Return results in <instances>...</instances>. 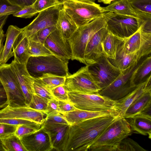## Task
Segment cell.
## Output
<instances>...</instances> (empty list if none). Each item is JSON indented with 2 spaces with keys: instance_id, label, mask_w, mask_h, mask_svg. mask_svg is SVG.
<instances>
[{
  "instance_id": "cell-1",
  "label": "cell",
  "mask_w": 151,
  "mask_h": 151,
  "mask_svg": "<svg viewBox=\"0 0 151 151\" xmlns=\"http://www.w3.org/2000/svg\"><path fill=\"white\" fill-rule=\"evenodd\" d=\"M119 116L94 118L70 125L63 151H88Z\"/></svg>"
},
{
  "instance_id": "cell-2",
  "label": "cell",
  "mask_w": 151,
  "mask_h": 151,
  "mask_svg": "<svg viewBox=\"0 0 151 151\" xmlns=\"http://www.w3.org/2000/svg\"><path fill=\"white\" fill-rule=\"evenodd\" d=\"M132 132L129 121L119 116L89 148L88 151H118L121 141Z\"/></svg>"
},
{
  "instance_id": "cell-3",
  "label": "cell",
  "mask_w": 151,
  "mask_h": 151,
  "mask_svg": "<svg viewBox=\"0 0 151 151\" xmlns=\"http://www.w3.org/2000/svg\"><path fill=\"white\" fill-rule=\"evenodd\" d=\"M105 27L106 22L103 16L78 27L68 40L72 51L71 59L86 64L84 55L88 43L96 32Z\"/></svg>"
},
{
  "instance_id": "cell-4",
  "label": "cell",
  "mask_w": 151,
  "mask_h": 151,
  "mask_svg": "<svg viewBox=\"0 0 151 151\" xmlns=\"http://www.w3.org/2000/svg\"><path fill=\"white\" fill-rule=\"evenodd\" d=\"M68 62L54 55L30 56L26 65L28 73L33 77L38 78L47 73L66 77L69 75Z\"/></svg>"
},
{
  "instance_id": "cell-5",
  "label": "cell",
  "mask_w": 151,
  "mask_h": 151,
  "mask_svg": "<svg viewBox=\"0 0 151 151\" xmlns=\"http://www.w3.org/2000/svg\"><path fill=\"white\" fill-rule=\"evenodd\" d=\"M63 5L65 12L78 27L86 25L103 16L102 7L94 2L68 0Z\"/></svg>"
},
{
  "instance_id": "cell-6",
  "label": "cell",
  "mask_w": 151,
  "mask_h": 151,
  "mask_svg": "<svg viewBox=\"0 0 151 151\" xmlns=\"http://www.w3.org/2000/svg\"><path fill=\"white\" fill-rule=\"evenodd\" d=\"M69 101L77 109L92 111L117 109V101H114L97 93L86 94L69 92Z\"/></svg>"
},
{
  "instance_id": "cell-7",
  "label": "cell",
  "mask_w": 151,
  "mask_h": 151,
  "mask_svg": "<svg viewBox=\"0 0 151 151\" xmlns=\"http://www.w3.org/2000/svg\"><path fill=\"white\" fill-rule=\"evenodd\" d=\"M146 57L134 63L126 70L122 71L118 76L109 86L99 92L101 95L117 101L124 98L136 87L132 83L133 74Z\"/></svg>"
},
{
  "instance_id": "cell-8",
  "label": "cell",
  "mask_w": 151,
  "mask_h": 151,
  "mask_svg": "<svg viewBox=\"0 0 151 151\" xmlns=\"http://www.w3.org/2000/svg\"><path fill=\"white\" fill-rule=\"evenodd\" d=\"M0 81L5 91L8 105L27 106L24 94L10 64L0 65Z\"/></svg>"
},
{
  "instance_id": "cell-9",
  "label": "cell",
  "mask_w": 151,
  "mask_h": 151,
  "mask_svg": "<svg viewBox=\"0 0 151 151\" xmlns=\"http://www.w3.org/2000/svg\"><path fill=\"white\" fill-rule=\"evenodd\" d=\"M106 27L108 32L121 38L129 37L139 28L137 18L112 12H104Z\"/></svg>"
},
{
  "instance_id": "cell-10",
  "label": "cell",
  "mask_w": 151,
  "mask_h": 151,
  "mask_svg": "<svg viewBox=\"0 0 151 151\" xmlns=\"http://www.w3.org/2000/svg\"><path fill=\"white\" fill-rule=\"evenodd\" d=\"M87 65L89 72L101 90L110 85L122 72L111 63L104 54Z\"/></svg>"
},
{
  "instance_id": "cell-11",
  "label": "cell",
  "mask_w": 151,
  "mask_h": 151,
  "mask_svg": "<svg viewBox=\"0 0 151 151\" xmlns=\"http://www.w3.org/2000/svg\"><path fill=\"white\" fill-rule=\"evenodd\" d=\"M64 86L68 92L93 94L101 90L89 72L87 65L67 76Z\"/></svg>"
},
{
  "instance_id": "cell-12",
  "label": "cell",
  "mask_w": 151,
  "mask_h": 151,
  "mask_svg": "<svg viewBox=\"0 0 151 151\" xmlns=\"http://www.w3.org/2000/svg\"><path fill=\"white\" fill-rule=\"evenodd\" d=\"M63 6V4H59L39 13L31 23L22 28V33L29 38L40 30L56 26L59 11Z\"/></svg>"
},
{
  "instance_id": "cell-13",
  "label": "cell",
  "mask_w": 151,
  "mask_h": 151,
  "mask_svg": "<svg viewBox=\"0 0 151 151\" xmlns=\"http://www.w3.org/2000/svg\"><path fill=\"white\" fill-rule=\"evenodd\" d=\"M123 47L126 54H136L139 60L151 55V34L141 32L139 27L134 34L124 39Z\"/></svg>"
},
{
  "instance_id": "cell-14",
  "label": "cell",
  "mask_w": 151,
  "mask_h": 151,
  "mask_svg": "<svg viewBox=\"0 0 151 151\" xmlns=\"http://www.w3.org/2000/svg\"><path fill=\"white\" fill-rule=\"evenodd\" d=\"M46 114L28 106L12 107L8 105L0 109V118L21 119L42 125Z\"/></svg>"
},
{
  "instance_id": "cell-15",
  "label": "cell",
  "mask_w": 151,
  "mask_h": 151,
  "mask_svg": "<svg viewBox=\"0 0 151 151\" xmlns=\"http://www.w3.org/2000/svg\"><path fill=\"white\" fill-rule=\"evenodd\" d=\"M20 139L27 151H50L53 150L49 134L41 127L37 131Z\"/></svg>"
},
{
  "instance_id": "cell-16",
  "label": "cell",
  "mask_w": 151,
  "mask_h": 151,
  "mask_svg": "<svg viewBox=\"0 0 151 151\" xmlns=\"http://www.w3.org/2000/svg\"><path fill=\"white\" fill-rule=\"evenodd\" d=\"M45 46L59 58L68 61L71 59L72 51L68 41H65L57 29L47 37L44 43Z\"/></svg>"
},
{
  "instance_id": "cell-17",
  "label": "cell",
  "mask_w": 151,
  "mask_h": 151,
  "mask_svg": "<svg viewBox=\"0 0 151 151\" xmlns=\"http://www.w3.org/2000/svg\"><path fill=\"white\" fill-rule=\"evenodd\" d=\"M24 96L26 103L28 106L32 96L35 93L33 78L28 73L25 64H21L14 60L10 64Z\"/></svg>"
},
{
  "instance_id": "cell-18",
  "label": "cell",
  "mask_w": 151,
  "mask_h": 151,
  "mask_svg": "<svg viewBox=\"0 0 151 151\" xmlns=\"http://www.w3.org/2000/svg\"><path fill=\"white\" fill-rule=\"evenodd\" d=\"M70 125L44 122L41 127L49 134L53 150L63 151Z\"/></svg>"
},
{
  "instance_id": "cell-19",
  "label": "cell",
  "mask_w": 151,
  "mask_h": 151,
  "mask_svg": "<svg viewBox=\"0 0 151 151\" xmlns=\"http://www.w3.org/2000/svg\"><path fill=\"white\" fill-rule=\"evenodd\" d=\"M107 32L106 27L101 29L95 34L88 42L84 55L86 65L94 63L104 54L102 44Z\"/></svg>"
},
{
  "instance_id": "cell-20",
  "label": "cell",
  "mask_w": 151,
  "mask_h": 151,
  "mask_svg": "<svg viewBox=\"0 0 151 151\" xmlns=\"http://www.w3.org/2000/svg\"><path fill=\"white\" fill-rule=\"evenodd\" d=\"M61 114L70 125L94 118L119 115L118 112L115 110L92 111L77 108L73 111Z\"/></svg>"
},
{
  "instance_id": "cell-21",
  "label": "cell",
  "mask_w": 151,
  "mask_h": 151,
  "mask_svg": "<svg viewBox=\"0 0 151 151\" xmlns=\"http://www.w3.org/2000/svg\"><path fill=\"white\" fill-rule=\"evenodd\" d=\"M151 76L124 98L117 101V109L119 116L124 117L126 110L132 102L146 91L151 89Z\"/></svg>"
},
{
  "instance_id": "cell-22",
  "label": "cell",
  "mask_w": 151,
  "mask_h": 151,
  "mask_svg": "<svg viewBox=\"0 0 151 151\" xmlns=\"http://www.w3.org/2000/svg\"><path fill=\"white\" fill-rule=\"evenodd\" d=\"M14 60L26 65L30 57L29 51V40L22 32L15 39L12 46Z\"/></svg>"
},
{
  "instance_id": "cell-23",
  "label": "cell",
  "mask_w": 151,
  "mask_h": 151,
  "mask_svg": "<svg viewBox=\"0 0 151 151\" xmlns=\"http://www.w3.org/2000/svg\"><path fill=\"white\" fill-rule=\"evenodd\" d=\"M130 119L132 133L148 136L151 139V115L141 113Z\"/></svg>"
},
{
  "instance_id": "cell-24",
  "label": "cell",
  "mask_w": 151,
  "mask_h": 151,
  "mask_svg": "<svg viewBox=\"0 0 151 151\" xmlns=\"http://www.w3.org/2000/svg\"><path fill=\"white\" fill-rule=\"evenodd\" d=\"M56 27L65 41L68 40L78 27L63 6L59 11Z\"/></svg>"
},
{
  "instance_id": "cell-25",
  "label": "cell",
  "mask_w": 151,
  "mask_h": 151,
  "mask_svg": "<svg viewBox=\"0 0 151 151\" xmlns=\"http://www.w3.org/2000/svg\"><path fill=\"white\" fill-rule=\"evenodd\" d=\"M124 39L119 43L118 46L116 59L113 60L108 58L111 63L121 71L126 70L134 63L139 61L137 60L136 54H128L125 52L123 47Z\"/></svg>"
},
{
  "instance_id": "cell-26",
  "label": "cell",
  "mask_w": 151,
  "mask_h": 151,
  "mask_svg": "<svg viewBox=\"0 0 151 151\" xmlns=\"http://www.w3.org/2000/svg\"><path fill=\"white\" fill-rule=\"evenodd\" d=\"M151 106V89L141 95L129 106L126 110L124 117L131 119Z\"/></svg>"
},
{
  "instance_id": "cell-27",
  "label": "cell",
  "mask_w": 151,
  "mask_h": 151,
  "mask_svg": "<svg viewBox=\"0 0 151 151\" xmlns=\"http://www.w3.org/2000/svg\"><path fill=\"white\" fill-rule=\"evenodd\" d=\"M22 31V28L17 26L11 25L9 26L6 34L5 43L0 58V65L6 63L11 57L14 56L12 51V46L16 38Z\"/></svg>"
},
{
  "instance_id": "cell-28",
  "label": "cell",
  "mask_w": 151,
  "mask_h": 151,
  "mask_svg": "<svg viewBox=\"0 0 151 151\" xmlns=\"http://www.w3.org/2000/svg\"><path fill=\"white\" fill-rule=\"evenodd\" d=\"M151 55L146 56L132 75V83L137 87L151 76Z\"/></svg>"
},
{
  "instance_id": "cell-29",
  "label": "cell",
  "mask_w": 151,
  "mask_h": 151,
  "mask_svg": "<svg viewBox=\"0 0 151 151\" xmlns=\"http://www.w3.org/2000/svg\"><path fill=\"white\" fill-rule=\"evenodd\" d=\"M103 12H112L120 14L136 17L134 9L129 0H115L107 6L102 7Z\"/></svg>"
},
{
  "instance_id": "cell-30",
  "label": "cell",
  "mask_w": 151,
  "mask_h": 151,
  "mask_svg": "<svg viewBox=\"0 0 151 151\" xmlns=\"http://www.w3.org/2000/svg\"><path fill=\"white\" fill-rule=\"evenodd\" d=\"M124 39L118 37L108 31L102 44L104 53L108 58L116 59L118 46Z\"/></svg>"
},
{
  "instance_id": "cell-31",
  "label": "cell",
  "mask_w": 151,
  "mask_h": 151,
  "mask_svg": "<svg viewBox=\"0 0 151 151\" xmlns=\"http://www.w3.org/2000/svg\"><path fill=\"white\" fill-rule=\"evenodd\" d=\"M4 151H27L21 140L14 134L0 141Z\"/></svg>"
},
{
  "instance_id": "cell-32",
  "label": "cell",
  "mask_w": 151,
  "mask_h": 151,
  "mask_svg": "<svg viewBox=\"0 0 151 151\" xmlns=\"http://www.w3.org/2000/svg\"><path fill=\"white\" fill-rule=\"evenodd\" d=\"M33 78L35 93L48 101L55 98L51 90L39 78Z\"/></svg>"
},
{
  "instance_id": "cell-33",
  "label": "cell",
  "mask_w": 151,
  "mask_h": 151,
  "mask_svg": "<svg viewBox=\"0 0 151 151\" xmlns=\"http://www.w3.org/2000/svg\"><path fill=\"white\" fill-rule=\"evenodd\" d=\"M134 10L138 27L140 28L141 32L151 34V14Z\"/></svg>"
},
{
  "instance_id": "cell-34",
  "label": "cell",
  "mask_w": 151,
  "mask_h": 151,
  "mask_svg": "<svg viewBox=\"0 0 151 151\" xmlns=\"http://www.w3.org/2000/svg\"><path fill=\"white\" fill-rule=\"evenodd\" d=\"M66 77L50 73H47L43 74L38 78L51 90L58 86L64 85Z\"/></svg>"
},
{
  "instance_id": "cell-35",
  "label": "cell",
  "mask_w": 151,
  "mask_h": 151,
  "mask_svg": "<svg viewBox=\"0 0 151 151\" xmlns=\"http://www.w3.org/2000/svg\"><path fill=\"white\" fill-rule=\"evenodd\" d=\"M29 51L30 56L38 57L54 55L45 46L44 44L29 40Z\"/></svg>"
},
{
  "instance_id": "cell-36",
  "label": "cell",
  "mask_w": 151,
  "mask_h": 151,
  "mask_svg": "<svg viewBox=\"0 0 151 151\" xmlns=\"http://www.w3.org/2000/svg\"><path fill=\"white\" fill-rule=\"evenodd\" d=\"M118 151H147L137 142L128 137L124 138L120 144Z\"/></svg>"
},
{
  "instance_id": "cell-37",
  "label": "cell",
  "mask_w": 151,
  "mask_h": 151,
  "mask_svg": "<svg viewBox=\"0 0 151 151\" xmlns=\"http://www.w3.org/2000/svg\"><path fill=\"white\" fill-rule=\"evenodd\" d=\"M41 124L30 125L21 124L17 126L14 134L21 139L24 137L33 133L38 130Z\"/></svg>"
},
{
  "instance_id": "cell-38",
  "label": "cell",
  "mask_w": 151,
  "mask_h": 151,
  "mask_svg": "<svg viewBox=\"0 0 151 151\" xmlns=\"http://www.w3.org/2000/svg\"><path fill=\"white\" fill-rule=\"evenodd\" d=\"M48 101L34 93L28 106L35 110L44 113L47 105Z\"/></svg>"
},
{
  "instance_id": "cell-39",
  "label": "cell",
  "mask_w": 151,
  "mask_h": 151,
  "mask_svg": "<svg viewBox=\"0 0 151 151\" xmlns=\"http://www.w3.org/2000/svg\"><path fill=\"white\" fill-rule=\"evenodd\" d=\"M56 29V25L42 29L29 37V40L44 44L48 35Z\"/></svg>"
},
{
  "instance_id": "cell-40",
  "label": "cell",
  "mask_w": 151,
  "mask_h": 151,
  "mask_svg": "<svg viewBox=\"0 0 151 151\" xmlns=\"http://www.w3.org/2000/svg\"><path fill=\"white\" fill-rule=\"evenodd\" d=\"M22 8L12 4L8 0H0V16L13 14Z\"/></svg>"
},
{
  "instance_id": "cell-41",
  "label": "cell",
  "mask_w": 151,
  "mask_h": 151,
  "mask_svg": "<svg viewBox=\"0 0 151 151\" xmlns=\"http://www.w3.org/2000/svg\"><path fill=\"white\" fill-rule=\"evenodd\" d=\"M129 1L134 9L151 14V0H129Z\"/></svg>"
},
{
  "instance_id": "cell-42",
  "label": "cell",
  "mask_w": 151,
  "mask_h": 151,
  "mask_svg": "<svg viewBox=\"0 0 151 151\" xmlns=\"http://www.w3.org/2000/svg\"><path fill=\"white\" fill-rule=\"evenodd\" d=\"M59 4L57 0H36L33 4L38 13Z\"/></svg>"
},
{
  "instance_id": "cell-43",
  "label": "cell",
  "mask_w": 151,
  "mask_h": 151,
  "mask_svg": "<svg viewBox=\"0 0 151 151\" xmlns=\"http://www.w3.org/2000/svg\"><path fill=\"white\" fill-rule=\"evenodd\" d=\"M44 122L69 125L62 115L58 111L52 112L46 115Z\"/></svg>"
},
{
  "instance_id": "cell-44",
  "label": "cell",
  "mask_w": 151,
  "mask_h": 151,
  "mask_svg": "<svg viewBox=\"0 0 151 151\" xmlns=\"http://www.w3.org/2000/svg\"><path fill=\"white\" fill-rule=\"evenodd\" d=\"M37 13L32 4L22 8L14 13L13 15L17 17L28 18L36 15Z\"/></svg>"
},
{
  "instance_id": "cell-45",
  "label": "cell",
  "mask_w": 151,
  "mask_h": 151,
  "mask_svg": "<svg viewBox=\"0 0 151 151\" xmlns=\"http://www.w3.org/2000/svg\"><path fill=\"white\" fill-rule=\"evenodd\" d=\"M51 90L52 95L55 98L58 100L69 101L68 95V92L64 85L58 86Z\"/></svg>"
},
{
  "instance_id": "cell-46",
  "label": "cell",
  "mask_w": 151,
  "mask_h": 151,
  "mask_svg": "<svg viewBox=\"0 0 151 151\" xmlns=\"http://www.w3.org/2000/svg\"><path fill=\"white\" fill-rule=\"evenodd\" d=\"M17 126L0 123V141L14 134Z\"/></svg>"
},
{
  "instance_id": "cell-47",
  "label": "cell",
  "mask_w": 151,
  "mask_h": 151,
  "mask_svg": "<svg viewBox=\"0 0 151 151\" xmlns=\"http://www.w3.org/2000/svg\"><path fill=\"white\" fill-rule=\"evenodd\" d=\"M0 123L15 125H18L21 124L37 125L40 124L27 120L5 118H0Z\"/></svg>"
},
{
  "instance_id": "cell-48",
  "label": "cell",
  "mask_w": 151,
  "mask_h": 151,
  "mask_svg": "<svg viewBox=\"0 0 151 151\" xmlns=\"http://www.w3.org/2000/svg\"><path fill=\"white\" fill-rule=\"evenodd\" d=\"M58 111L64 113L74 110L76 108L70 101H58Z\"/></svg>"
},
{
  "instance_id": "cell-49",
  "label": "cell",
  "mask_w": 151,
  "mask_h": 151,
  "mask_svg": "<svg viewBox=\"0 0 151 151\" xmlns=\"http://www.w3.org/2000/svg\"><path fill=\"white\" fill-rule=\"evenodd\" d=\"M58 101L55 98L48 101L44 113L46 115L54 111H58Z\"/></svg>"
},
{
  "instance_id": "cell-50",
  "label": "cell",
  "mask_w": 151,
  "mask_h": 151,
  "mask_svg": "<svg viewBox=\"0 0 151 151\" xmlns=\"http://www.w3.org/2000/svg\"><path fill=\"white\" fill-rule=\"evenodd\" d=\"M36 0H8L13 5L23 8L33 4Z\"/></svg>"
},
{
  "instance_id": "cell-51",
  "label": "cell",
  "mask_w": 151,
  "mask_h": 151,
  "mask_svg": "<svg viewBox=\"0 0 151 151\" xmlns=\"http://www.w3.org/2000/svg\"><path fill=\"white\" fill-rule=\"evenodd\" d=\"M7 103L8 102L6 94L0 81V106Z\"/></svg>"
},
{
  "instance_id": "cell-52",
  "label": "cell",
  "mask_w": 151,
  "mask_h": 151,
  "mask_svg": "<svg viewBox=\"0 0 151 151\" xmlns=\"http://www.w3.org/2000/svg\"><path fill=\"white\" fill-rule=\"evenodd\" d=\"M4 32L2 29L0 30V58L4 48L3 42L4 40Z\"/></svg>"
},
{
  "instance_id": "cell-53",
  "label": "cell",
  "mask_w": 151,
  "mask_h": 151,
  "mask_svg": "<svg viewBox=\"0 0 151 151\" xmlns=\"http://www.w3.org/2000/svg\"><path fill=\"white\" fill-rule=\"evenodd\" d=\"M8 15L0 16V30L2 29L7 19Z\"/></svg>"
},
{
  "instance_id": "cell-54",
  "label": "cell",
  "mask_w": 151,
  "mask_h": 151,
  "mask_svg": "<svg viewBox=\"0 0 151 151\" xmlns=\"http://www.w3.org/2000/svg\"><path fill=\"white\" fill-rule=\"evenodd\" d=\"M114 0H98V1L106 4H110L112 1Z\"/></svg>"
},
{
  "instance_id": "cell-55",
  "label": "cell",
  "mask_w": 151,
  "mask_h": 151,
  "mask_svg": "<svg viewBox=\"0 0 151 151\" xmlns=\"http://www.w3.org/2000/svg\"><path fill=\"white\" fill-rule=\"evenodd\" d=\"M59 4H63L64 2L68 0H57Z\"/></svg>"
},
{
  "instance_id": "cell-56",
  "label": "cell",
  "mask_w": 151,
  "mask_h": 151,
  "mask_svg": "<svg viewBox=\"0 0 151 151\" xmlns=\"http://www.w3.org/2000/svg\"><path fill=\"white\" fill-rule=\"evenodd\" d=\"M8 105V103H7L0 106V109H2Z\"/></svg>"
},
{
  "instance_id": "cell-57",
  "label": "cell",
  "mask_w": 151,
  "mask_h": 151,
  "mask_svg": "<svg viewBox=\"0 0 151 151\" xmlns=\"http://www.w3.org/2000/svg\"><path fill=\"white\" fill-rule=\"evenodd\" d=\"M77 0V1H91L94 2H95V1L96 0Z\"/></svg>"
},
{
  "instance_id": "cell-58",
  "label": "cell",
  "mask_w": 151,
  "mask_h": 151,
  "mask_svg": "<svg viewBox=\"0 0 151 151\" xmlns=\"http://www.w3.org/2000/svg\"><path fill=\"white\" fill-rule=\"evenodd\" d=\"M4 151L0 143V151Z\"/></svg>"
}]
</instances>
